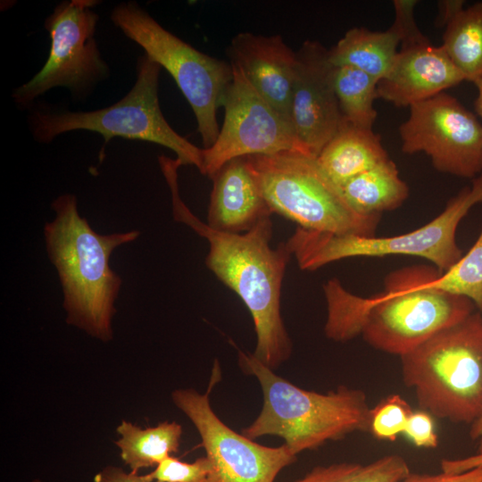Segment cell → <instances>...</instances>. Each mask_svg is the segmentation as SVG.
<instances>
[{
    "instance_id": "6da1fadb",
    "label": "cell",
    "mask_w": 482,
    "mask_h": 482,
    "mask_svg": "<svg viewBox=\"0 0 482 482\" xmlns=\"http://www.w3.org/2000/svg\"><path fill=\"white\" fill-rule=\"evenodd\" d=\"M440 272L419 265L393 271L382 293L364 298L337 278L323 286L328 316L325 335L337 342L362 335L377 350L400 357L474 312L468 298L430 284Z\"/></svg>"
},
{
    "instance_id": "7a4b0ae2",
    "label": "cell",
    "mask_w": 482,
    "mask_h": 482,
    "mask_svg": "<svg viewBox=\"0 0 482 482\" xmlns=\"http://www.w3.org/2000/svg\"><path fill=\"white\" fill-rule=\"evenodd\" d=\"M158 160L170 190L175 220L207 239L206 266L249 310L257 340L253 354L274 370L292 353V342L280 312L281 287L290 252L284 243L277 249L271 247L270 218L245 233L220 231L204 223L180 198L178 170L181 163L164 155Z\"/></svg>"
},
{
    "instance_id": "3957f363",
    "label": "cell",
    "mask_w": 482,
    "mask_h": 482,
    "mask_svg": "<svg viewBox=\"0 0 482 482\" xmlns=\"http://www.w3.org/2000/svg\"><path fill=\"white\" fill-rule=\"evenodd\" d=\"M55 217L44 227L46 249L63 294L67 323L104 342L112 338L121 278L110 266L112 252L140 231L99 234L78 211L77 197L64 194L52 204Z\"/></svg>"
},
{
    "instance_id": "277c9868",
    "label": "cell",
    "mask_w": 482,
    "mask_h": 482,
    "mask_svg": "<svg viewBox=\"0 0 482 482\" xmlns=\"http://www.w3.org/2000/svg\"><path fill=\"white\" fill-rule=\"evenodd\" d=\"M238 364L257 378L262 392L259 415L241 431L249 439L279 436L297 455L353 432L369 430L370 408L363 391L345 386L324 394L305 390L240 350Z\"/></svg>"
},
{
    "instance_id": "5b68a950",
    "label": "cell",
    "mask_w": 482,
    "mask_h": 482,
    "mask_svg": "<svg viewBox=\"0 0 482 482\" xmlns=\"http://www.w3.org/2000/svg\"><path fill=\"white\" fill-rule=\"evenodd\" d=\"M402 375L421 410L455 423L482 416V313L473 312L402 355Z\"/></svg>"
},
{
    "instance_id": "8992f818",
    "label": "cell",
    "mask_w": 482,
    "mask_h": 482,
    "mask_svg": "<svg viewBox=\"0 0 482 482\" xmlns=\"http://www.w3.org/2000/svg\"><path fill=\"white\" fill-rule=\"evenodd\" d=\"M247 157L272 213L307 230L375 236L380 216L356 212L340 187L322 170L316 156L287 151Z\"/></svg>"
},
{
    "instance_id": "52a82bcc",
    "label": "cell",
    "mask_w": 482,
    "mask_h": 482,
    "mask_svg": "<svg viewBox=\"0 0 482 482\" xmlns=\"http://www.w3.org/2000/svg\"><path fill=\"white\" fill-rule=\"evenodd\" d=\"M478 204H482V175L452 198L437 217L411 232L376 237L335 235L297 227L285 244L304 270H315L345 258L411 255L433 262L444 273L462 257L456 230L461 220Z\"/></svg>"
},
{
    "instance_id": "ba28073f",
    "label": "cell",
    "mask_w": 482,
    "mask_h": 482,
    "mask_svg": "<svg viewBox=\"0 0 482 482\" xmlns=\"http://www.w3.org/2000/svg\"><path fill=\"white\" fill-rule=\"evenodd\" d=\"M162 67L146 54L137 63V80L129 92L117 103L89 112L36 111L29 125L36 140L49 143L58 135L72 130L101 134L104 147L114 137L161 145L177 154L181 165L203 170V149L177 133L165 120L158 98Z\"/></svg>"
},
{
    "instance_id": "9c48e42d",
    "label": "cell",
    "mask_w": 482,
    "mask_h": 482,
    "mask_svg": "<svg viewBox=\"0 0 482 482\" xmlns=\"http://www.w3.org/2000/svg\"><path fill=\"white\" fill-rule=\"evenodd\" d=\"M111 20L171 75L194 112L204 148L212 146L220 132L217 111L233 78L230 62L196 50L165 29L135 1L116 5Z\"/></svg>"
},
{
    "instance_id": "30bf717a",
    "label": "cell",
    "mask_w": 482,
    "mask_h": 482,
    "mask_svg": "<svg viewBox=\"0 0 482 482\" xmlns=\"http://www.w3.org/2000/svg\"><path fill=\"white\" fill-rule=\"evenodd\" d=\"M96 0L60 3L46 19L51 38L48 58L41 70L12 92L14 102L29 105L37 96L56 87H65L74 97L86 96L109 75L95 39L98 14Z\"/></svg>"
},
{
    "instance_id": "8fae6325",
    "label": "cell",
    "mask_w": 482,
    "mask_h": 482,
    "mask_svg": "<svg viewBox=\"0 0 482 482\" xmlns=\"http://www.w3.org/2000/svg\"><path fill=\"white\" fill-rule=\"evenodd\" d=\"M220 379L215 361L206 393L178 389L171 397L175 405L192 421L210 462L205 482H274L278 474L297 460L284 444L278 447L262 445L238 434L213 411L209 395Z\"/></svg>"
},
{
    "instance_id": "7c38bea8",
    "label": "cell",
    "mask_w": 482,
    "mask_h": 482,
    "mask_svg": "<svg viewBox=\"0 0 482 482\" xmlns=\"http://www.w3.org/2000/svg\"><path fill=\"white\" fill-rule=\"evenodd\" d=\"M399 135L404 154L425 153L441 172L475 179L482 171V122L445 92L410 106Z\"/></svg>"
},
{
    "instance_id": "4fadbf2b",
    "label": "cell",
    "mask_w": 482,
    "mask_h": 482,
    "mask_svg": "<svg viewBox=\"0 0 482 482\" xmlns=\"http://www.w3.org/2000/svg\"><path fill=\"white\" fill-rule=\"evenodd\" d=\"M230 64L233 78L222 101L223 123L213 145L203 148L201 173L211 179L226 162L242 156L306 153L291 124L261 96L237 65Z\"/></svg>"
},
{
    "instance_id": "5bb4252c",
    "label": "cell",
    "mask_w": 482,
    "mask_h": 482,
    "mask_svg": "<svg viewBox=\"0 0 482 482\" xmlns=\"http://www.w3.org/2000/svg\"><path fill=\"white\" fill-rule=\"evenodd\" d=\"M291 123L301 147L318 156L344 121L336 96L328 50L306 40L296 52Z\"/></svg>"
},
{
    "instance_id": "9a60e30c",
    "label": "cell",
    "mask_w": 482,
    "mask_h": 482,
    "mask_svg": "<svg viewBox=\"0 0 482 482\" xmlns=\"http://www.w3.org/2000/svg\"><path fill=\"white\" fill-rule=\"evenodd\" d=\"M227 52L229 62L243 71L261 96L292 126L291 100L296 53L280 36H262L251 32L237 34Z\"/></svg>"
},
{
    "instance_id": "2e32d148",
    "label": "cell",
    "mask_w": 482,
    "mask_h": 482,
    "mask_svg": "<svg viewBox=\"0 0 482 482\" xmlns=\"http://www.w3.org/2000/svg\"><path fill=\"white\" fill-rule=\"evenodd\" d=\"M464 80L442 46L401 47L389 73L378 82V98L410 107Z\"/></svg>"
},
{
    "instance_id": "e0dca14e",
    "label": "cell",
    "mask_w": 482,
    "mask_h": 482,
    "mask_svg": "<svg viewBox=\"0 0 482 482\" xmlns=\"http://www.w3.org/2000/svg\"><path fill=\"white\" fill-rule=\"evenodd\" d=\"M211 179L207 224L212 229L245 233L272 214L247 156L229 161Z\"/></svg>"
},
{
    "instance_id": "ac0fdd59",
    "label": "cell",
    "mask_w": 482,
    "mask_h": 482,
    "mask_svg": "<svg viewBox=\"0 0 482 482\" xmlns=\"http://www.w3.org/2000/svg\"><path fill=\"white\" fill-rule=\"evenodd\" d=\"M387 159L379 135L345 120L317 156L322 170L339 187Z\"/></svg>"
},
{
    "instance_id": "d6986e66",
    "label": "cell",
    "mask_w": 482,
    "mask_h": 482,
    "mask_svg": "<svg viewBox=\"0 0 482 482\" xmlns=\"http://www.w3.org/2000/svg\"><path fill=\"white\" fill-rule=\"evenodd\" d=\"M399 44L391 27L385 31L353 28L328 50V57L334 66H350L379 81L392 69Z\"/></svg>"
},
{
    "instance_id": "ffe728a7",
    "label": "cell",
    "mask_w": 482,
    "mask_h": 482,
    "mask_svg": "<svg viewBox=\"0 0 482 482\" xmlns=\"http://www.w3.org/2000/svg\"><path fill=\"white\" fill-rule=\"evenodd\" d=\"M340 188L349 205L363 216H380L395 210L409 195L407 184L389 158L345 181Z\"/></svg>"
},
{
    "instance_id": "44dd1931",
    "label": "cell",
    "mask_w": 482,
    "mask_h": 482,
    "mask_svg": "<svg viewBox=\"0 0 482 482\" xmlns=\"http://www.w3.org/2000/svg\"><path fill=\"white\" fill-rule=\"evenodd\" d=\"M120 438L115 442L120 456L132 473L158 465L178 452L182 435L181 426L175 421H163L156 427L141 428L122 420L117 427Z\"/></svg>"
},
{
    "instance_id": "7402d4cb",
    "label": "cell",
    "mask_w": 482,
    "mask_h": 482,
    "mask_svg": "<svg viewBox=\"0 0 482 482\" xmlns=\"http://www.w3.org/2000/svg\"><path fill=\"white\" fill-rule=\"evenodd\" d=\"M443 48L464 77H482V2L462 9L445 27Z\"/></svg>"
},
{
    "instance_id": "603a6c76",
    "label": "cell",
    "mask_w": 482,
    "mask_h": 482,
    "mask_svg": "<svg viewBox=\"0 0 482 482\" xmlns=\"http://www.w3.org/2000/svg\"><path fill=\"white\" fill-rule=\"evenodd\" d=\"M378 82L358 69L335 66L334 88L345 121L359 128L372 129L378 115L373 105L378 98Z\"/></svg>"
},
{
    "instance_id": "cb8c5ba5",
    "label": "cell",
    "mask_w": 482,
    "mask_h": 482,
    "mask_svg": "<svg viewBox=\"0 0 482 482\" xmlns=\"http://www.w3.org/2000/svg\"><path fill=\"white\" fill-rule=\"evenodd\" d=\"M411 473L398 454L383 456L367 464L342 462L317 466L295 482H399Z\"/></svg>"
},
{
    "instance_id": "d4e9b609",
    "label": "cell",
    "mask_w": 482,
    "mask_h": 482,
    "mask_svg": "<svg viewBox=\"0 0 482 482\" xmlns=\"http://www.w3.org/2000/svg\"><path fill=\"white\" fill-rule=\"evenodd\" d=\"M430 284L470 299L482 312V230L469 252L450 270L439 273Z\"/></svg>"
},
{
    "instance_id": "484cf974",
    "label": "cell",
    "mask_w": 482,
    "mask_h": 482,
    "mask_svg": "<svg viewBox=\"0 0 482 482\" xmlns=\"http://www.w3.org/2000/svg\"><path fill=\"white\" fill-rule=\"evenodd\" d=\"M411 412L401 395H390L370 409L369 430L379 440L395 441L403 433Z\"/></svg>"
},
{
    "instance_id": "4316f807",
    "label": "cell",
    "mask_w": 482,
    "mask_h": 482,
    "mask_svg": "<svg viewBox=\"0 0 482 482\" xmlns=\"http://www.w3.org/2000/svg\"><path fill=\"white\" fill-rule=\"evenodd\" d=\"M210 468L206 456L194 462L181 461L170 456L156 465L154 471L144 476L156 482H205Z\"/></svg>"
},
{
    "instance_id": "83f0119b",
    "label": "cell",
    "mask_w": 482,
    "mask_h": 482,
    "mask_svg": "<svg viewBox=\"0 0 482 482\" xmlns=\"http://www.w3.org/2000/svg\"><path fill=\"white\" fill-rule=\"evenodd\" d=\"M418 1L395 0V18L391 28L400 38L401 47L428 43L429 40L419 29L414 18V8Z\"/></svg>"
},
{
    "instance_id": "f1b7e54d",
    "label": "cell",
    "mask_w": 482,
    "mask_h": 482,
    "mask_svg": "<svg viewBox=\"0 0 482 482\" xmlns=\"http://www.w3.org/2000/svg\"><path fill=\"white\" fill-rule=\"evenodd\" d=\"M403 435L417 447L435 448L438 444L432 415L423 410L411 412Z\"/></svg>"
},
{
    "instance_id": "f546056e",
    "label": "cell",
    "mask_w": 482,
    "mask_h": 482,
    "mask_svg": "<svg viewBox=\"0 0 482 482\" xmlns=\"http://www.w3.org/2000/svg\"><path fill=\"white\" fill-rule=\"evenodd\" d=\"M399 482H482V466L456 473L443 472L436 475L412 474Z\"/></svg>"
},
{
    "instance_id": "4dcf8cb0",
    "label": "cell",
    "mask_w": 482,
    "mask_h": 482,
    "mask_svg": "<svg viewBox=\"0 0 482 482\" xmlns=\"http://www.w3.org/2000/svg\"><path fill=\"white\" fill-rule=\"evenodd\" d=\"M94 482H156L148 480L145 476L129 472L126 473L122 469L108 466L97 473Z\"/></svg>"
},
{
    "instance_id": "1f68e13d",
    "label": "cell",
    "mask_w": 482,
    "mask_h": 482,
    "mask_svg": "<svg viewBox=\"0 0 482 482\" xmlns=\"http://www.w3.org/2000/svg\"><path fill=\"white\" fill-rule=\"evenodd\" d=\"M464 1L443 0L438 2V15L436 26L446 27L452 20L464 9Z\"/></svg>"
},
{
    "instance_id": "d6a6232c",
    "label": "cell",
    "mask_w": 482,
    "mask_h": 482,
    "mask_svg": "<svg viewBox=\"0 0 482 482\" xmlns=\"http://www.w3.org/2000/svg\"><path fill=\"white\" fill-rule=\"evenodd\" d=\"M470 436L478 443V454L482 453V416L471 424Z\"/></svg>"
},
{
    "instance_id": "836d02e7",
    "label": "cell",
    "mask_w": 482,
    "mask_h": 482,
    "mask_svg": "<svg viewBox=\"0 0 482 482\" xmlns=\"http://www.w3.org/2000/svg\"><path fill=\"white\" fill-rule=\"evenodd\" d=\"M459 463L460 467L462 470H470L478 466H482V453L461 459Z\"/></svg>"
},
{
    "instance_id": "e575fe53",
    "label": "cell",
    "mask_w": 482,
    "mask_h": 482,
    "mask_svg": "<svg viewBox=\"0 0 482 482\" xmlns=\"http://www.w3.org/2000/svg\"><path fill=\"white\" fill-rule=\"evenodd\" d=\"M473 83L476 86L478 92L477 97L474 102V106L482 122V77L476 79Z\"/></svg>"
},
{
    "instance_id": "d590c367",
    "label": "cell",
    "mask_w": 482,
    "mask_h": 482,
    "mask_svg": "<svg viewBox=\"0 0 482 482\" xmlns=\"http://www.w3.org/2000/svg\"><path fill=\"white\" fill-rule=\"evenodd\" d=\"M34 482H41V481H39V480H35Z\"/></svg>"
}]
</instances>
